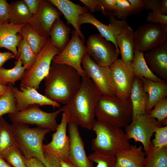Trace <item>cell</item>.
I'll list each match as a JSON object with an SVG mask.
<instances>
[{
    "label": "cell",
    "mask_w": 167,
    "mask_h": 167,
    "mask_svg": "<svg viewBox=\"0 0 167 167\" xmlns=\"http://www.w3.org/2000/svg\"><path fill=\"white\" fill-rule=\"evenodd\" d=\"M23 159L27 167H45L44 164L37 158L27 159L23 155Z\"/></svg>",
    "instance_id": "47"
},
{
    "label": "cell",
    "mask_w": 167,
    "mask_h": 167,
    "mask_svg": "<svg viewBox=\"0 0 167 167\" xmlns=\"http://www.w3.org/2000/svg\"><path fill=\"white\" fill-rule=\"evenodd\" d=\"M1 157L12 167H27L23 155L16 145L5 151Z\"/></svg>",
    "instance_id": "35"
},
{
    "label": "cell",
    "mask_w": 167,
    "mask_h": 167,
    "mask_svg": "<svg viewBox=\"0 0 167 167\" xmlns=\"http://www.w3.org/2000/svg\"><path fill=\"white\" fill-rule=\"evenodd\" d=\"M143 1L144 4V9L151 10L153 12H161L160 0H143Z\"/></svg>",
    "instance_id": "45"
},
{
    "label": "cell",
    "mask_w": 167,
    "mask_h": 167,
    "mask_svg": "<svg viewBox=\"0 0 167 167\" xmlns=\"http://www.w3.org/2000/svg\"><path fill=\"white\" fill-rule=\"evenodd\" d=\"M89 159L97 164L96 167H115L116 159L115 156L105 155L94 152L88 156Z\"/></svg>",
    "instance_id": "36"
},
{
    "label": "cell",
    "mask_w": 167,
    "mask_h": 167,
    "mask_svg": "<svg viewBox=\"0 0 167 167\" xmlns=\"http://www.w3.org/2000/svg\"><path fill=\"white\" fill-rule=\"evenodd\" d=\"M92 130L96 134L91 141V149L94 152L115 156L130 147L129 140L121 128L96 120Z\"/></svg>",
    "instance_id": "3"
},
{
    "label": "cell",
    "mask_w": 167,
    "mask_h": 167,
    "mask_svg": "<svg viewBox=\"0 0 167 167\" xmlns=\"http://www.w3.org/2000/svg\"><path fill=\"white\" fill-rule=\"evenodd\" d=\"M134 30L128 24L116 36L115 41L121 55V59L126 64L132 65L134 59Z\"/></svg>",
    "instance_id": "22"
},
{
    "label": "cell",
    "mask_w": 167,
    "mask_h": 167,
    "mask_svg": "<svg viewBox=\"0 0 167 167\" xmlns=\"http://www.w3.org/2000/svg\"><path fill=\"white\" fill-rule=\"evenodd\" d=\"M63 14L67 24L74 27L80 37L84 39V36L79 27L78 20L79 16L88 12L87 8L75 4L69 0H49Z\"/></svg>",
    "instance_id": "21"
},
{
    "label": "cell",
    "mask_w": 167,
    "mask_h": 167,
    "mask_svg": "<svg viewBox=\"0 0 167 167\" xmlns=\"http://www.w3.org/2000/svg\"><path fill=\"white\" fill-rule=\"evenodd\" d=\"M151 71L161 79L167 81V41L143 54Z\"/></svg>",
    "instance_id": "19"
},
{
    "label": "cell",
    "mask_w": 167,
    "mask_h": 167,
    "mask_svg": "<svg viewBox=\"0 0 167 167\" xmlns=\"http://www.w3.org/2000/svg\"><path fill=\"white\" fill-rule=\"evenodd\" d=\"M146 18L147 22L149 23L167 25V15H163L161 12H149Z\"/></svg>",
    "instance_id": "41"
},
{
    "label": "cell",
    "mask_w": 167,
    "mask_h": 167,
    "mask_svg": "<svg viewBox=\"0 0 167 167\" xmlns=\"http://www.w3.org/2000/svg\"><path fill=\"white\" fill-rule=\"evenodd\" d=\"M70 120L68 113L62 111L61 122L52 135L51 141L43 145L44 152L54 155L62 161L69 160L70 139L67 135L66 129Z\"/></svg>",
    "instance_id": "14"
},
{
    "label": "cell",
    "mask_w": 167,
    "mask_h": 167,
    "mask_svg": "<svg viewBox=\"0 0 167 167\" xmlns=\"http://www.w3.org/2000/svg\"><path fill=\"white\" fill-rule=\"evenodd\" d=\"M71 28L66 25L60 19H57L54 23L49 36L52 43L60 51H62L69 42Z\"/></svg>",
    "instance_id": "26"
},
{
    "label": "cell",
    "mask_w": 167,
    "mask_h": 167,
    "mask_svg": "<svg viewBox=\"0 0 167 167\" xmlns=\"http://www.w3.org/2000/svg\"><path fill=\"white\" fill-rule=\"evenodd\" d=\"M9 88V86L3 85L0 83V95H2L6 93Z\"/></svg>",
    "instance_id": "51"
},
{
    "label": "cell",
    "mask_w": 167,
    "mask_h": 167,
    "mask_svg": "<svg viewBox=\"0 0 167 167\" xmlns=\"http://www.w3.org/2000/svg\"><path fill=\"white\" fill-rule=\"evenodd\" d=\"M160 8L161 13L164 15H167V0H160Z\"/></svg>",
    "instance_id": "49"
},
{
    "label": "cell",
    "mask_w": 167,
    "mask_h": 167,
    "mask_svg": "<svg viewBox=\"0 0 167 167\" xmlns=\"http://www.w3.org/2000/svg\"><path fill=\"white\" fill-rule=\"evenodd\" d=\"M8 84L9 86L8 90L4 94L0 95V117L6 114L14 113L18 111L13 95V85L11 84Z\"/></svg>",
    "instance_id": "33"
},
{
    "label": "cell",
    "mask_w": 167,
    "mask_h": 167,
    "mask_svg": "<svg viewBox=\"0 0 167 167\" xmlns=\"http://www.w3.org/2000/svg\"><path fill=\"white\" fill-rule=\"evenodd\" d=\"M131 8V15L139 14L144 9V4L143 0H128Z\"/></svg>",
    "instance_id": "44"
},
{
    "label": "cell",
    "mask_w": 167,
    "mask_h": 167,
    "mask_svg": "<svg viewBox=\"0 0 167 167\" xmlns=\"http://www.w3.org/2000/svg\"><path fill=\"white\" fill-rule=\"evenodd\" d=\"M32 15L37 12L41 0H23Z\"/></svg>",
    "instance_id": "46"
},
{
    "label": "cell",
    "mask_w": 167,
    "mask_h": 167,
    "mask_svg": "<svg viewBox=\"0 0 167 167\" xmlns=\"http://www.w3.org/2000/svg\"><path fill=\"white\" fill-rule=\"evenodd\" d=\"M132 66L135 76L156 82L165 81L155 75L150 70L144 57L143 52L134 49V59Z\"/></svg>",
    "instance_id": "27"
},
{
    "label": "cell",
    "mask_w": 167,
    "mask_h": 167,
    "mask_svg": "<svg viewBox=\"0 0 167 167\" xmlns=\"http://www.w3.org/2000/svg\"><path fill=\"white\" fill-rule=\"evenodd\" d=\"M78 126L70 121L67 128L70 139L69 153V161L77 167H94L88 158L81 136Z\"/></svg>",
    "instance_id": "16"
},
{
    "label": "cell",
    "mask_w": 167,
    "mask_h": 167,
    "mask_svg": "<svg viewBox=\"0 0 167 167\" xmlns=\"http://www.w3.org/2000/svg\"><path fill=\"white\" fill-rule=\"evenodd\" d=\"M18 47L19 56L23 66L26 70L28 69L33 63L36 55L33 52L27 40L24 38L20 41Z\"/></svg>",
    "instance_id": "34"
},
{
    "label": "cell",
    "mask_w": 167,
    "mask_h": 167,
    "mask_svg": "<svg viewBox=\"0 0 167 167\" xmlns=\"http://www.w3.org/2000/svg\"><path fill=\"white\" fill-rule=\"evenodd\" d=\"M87 53L97 64L109 66L118 59L120 54L114 45L100 33L90 35L86 43Z\"/></svg>",
    "instance_id": "12"
},
{
    "label": "cell",
    "mask_w": 167,
    "mask_h": 167,
    "mask_svg": "<svg viewBox=\"0 0 167 167\" xmlns=\"http://www.w3.org/2000/svg\"><path fill=\"white\" fill-rule=\"evenodd\" d=\"M131 15V8L128 0H116L114 16L117 19L125 20Z\"/></svg>",
    "instance_id": "39"
},
{
    "label": "cell",
    "mask_w": 167,
    "mask_h": 167,
    "mask_svg": "<svg viewBox=\"0 0 167 167\" xmlns=\"http://www.w3.org/2000/svg\"><path fill=\"white\" fill-rule=\"evenodd\" d=\"M16 145L11 125L0 117V157L6 150Z\"/></svg>",
    "instance_id": "32"
},
{
    "label": "cell",
    "mask_w": 167,
    "mask_h": 167,
    "mask_svg": "<svg viewBox=\"0 0 167 167\" xmlns=\"http://www.w3.org/2000/svg\"><path fill=\"white\" fill-rule=\"evenodd\" d=\"M0 167H12L2 158L0 157Z\"/></svg>",
    "instance_id": "52"
},
{
    "label": "cell",
    "mask_w": 167,
    "mask_h": 167,
    "mask_svg": "<svg viewBox=\"0 0 167 167\" xmlns=\"http://www.w3.org/2000/svg\"><path fill=\"white\" fill-rule=\"evenodd\" d=\"M10 4L8 22L17 25L29 23L33 15L23 0L13 2Z\"/></svg>",
    "instance_id": "28"
},
{
    "label": "cell",
    "mask_w": 167,
    "mask_h": 167,
    "mask_svg": "<svg viewBox=\"0 0 167 167\" xmlns=\"http://www.w3.org/2000/svg\"><path fill=\"white\" fill-rule=\"evenodd\" d=\"M13 68L6 69L3 67L0 68V83L3 85L7 86L8 84L13 85L18 80L22 79L26 69L22 66L20 57L15 62Z\"/></svg>",
    "instance_id": "31"
},
{
    "label": "cell",
    "mask_w": 167,
    "mask_h": 167,
    "mask_svg": "<svg viewBox=\"0 0 167 167\" xmlns=\"http://www.w3.org/2000/svg\"><path fill=\"white\" fill-rule=\"evenodd\" d=\"M111 78L116 91V97L125 99L130 97L135 78L132 65L118 59L109 66Z\"/></svg>",
    "instance_id": "13"
},
{
    "label": "cell",
    "mask_w": 167,
    "mask_h": 167,
    "mask_svg": "<svg viewBox=\"0 0 167 167\" xmlns=\"http://www.w3.org/2000/svg\"><path fill=\"white\" fill-rule=\"evenodd\" d=\"M82 77L73 67L68 65L51 63L45 78V95L59 104H66L79 90Z\"/></svg>",
    "instance_id": "2"
},
{
    "label": "cell",
    "mask_w": 167,
    "mask_h": 167,
    "mask_svg": "<svg viewBox=\"0 0 167 167\" xmlns=\"http://www.w3.org/2000/svg\"><path fill=\"white\" fill-rule=\"evenodd\" d=\"M60 161L62 167H77L73 164L69 160L66 161H62L60 160Z\"/></svg>",
    "instance_id": "50"
},
{
    "label": "cell",
    "mask_w": 167,
    "mask_h": 167,
    "mask_svg": "<svg viewBox=\"0 0 167 167\" xmlns=\"http://www.w3.org/2000/svg\"><path fill=\"white\" fill-rule=\"evenodd\" d=\"M60 52L50 37L48 38L45 45L36 54L32 66L25 71L20 86L38 90L41 82L48 74L53 59Z\"/></svg>",
    "instance_id": "6"
},
{
    "label": "cell",
    "mask_w": 167,
    "mask_h": 167,
    "mask_svg": "<svg viewBox=\"0 0 167 167\" xmlns=\"http://www.w3.org/2000/svg\"><path fill=\"white\" fill-rule=\"evenodd\" d=\"M72 36L64 49L52 59V62L65 64L75 69L81 77L86 74L81 65L82 59L87 53L84 39L81 38L75 30L72 32Z\"/></svg>",
    "instance_id": "11"
},
{
    "label": "cell",
    "mask_w": 167,
    "mask_h": 167,
    "mask_svg": "<svg viewBox=\"0 0 167 167\" xmlns=\"http://www.w3.org/2000/svg\"><path fill=\"white\" fill-rule=\"evenodd\" d=\"M132 109V119L146 113L148 95L143 90L141 79L135 77L129 97Z\"/></svg>",
    "instance_id": "25"
},
{
    "label": "cell",
    "mask_w": 167,
    "mask_h": 167,
    "mask_svg": "<svg viewBox=\"0 0 167 167\" xmlns=\"http://www.w3.org/2000/svg\"><path fill=\"white\" fill-rule=\"evenodd\" d=\"M81 65L102 96L116 97V89L111 78L109 66L98 64L87 53L82 59Z\"/></svg>",
    "instance_id": "9"
},
{
    "label": "cell",
    "mask_w": 167,
    "mask_h": 167,
    "mask_svg": "<svg viewBox=\"0 0 167 167\" xmlns=\"http://www.w3.org/2000/svg\"><path fill=\"white\" fill-rule=\"evenodd\" d=\"M167 25L148 23L139 26L133 33L134 48L144 52L167 41Z\"/></svg>",
    "instance_id": "10"
},
{
    "label": "cell",
    "mask_w": 167,
    "mask_h": 167,
    "mask_svg": "<svg viewBox=\"0 0 167 167\" xmlns=\"http://www.w3.org/2000/svg\"><path fill=\"white\" fill-rule=\"evenodd\" d=\"M144 91L148 95L146 108L147 113L153 108L159 101L167 96V83L166 81L156 82L145 78L140 79Z\"/></svg>",
    "instance_id": "24"
},
{
    "label": "cell",
    "mask_w": 167,
    "mask_h": 167,
    "mask_svg": "<svg viewBox=\"0 0 167 167\" xmlns=\"http://www.w3.org/2000/svg\"><path fill=\"white\" fill-rule=\"evenodd\" d=\"M143 167H167V146L157 148L151 143L146 155Z\"/></svg>",
    "instance_id": "30"
},
{
    "label": "cell",
    "mask_w": 167,
    "mask_h": 167,
    "mask_svg": "<svg viewBox=\"0 0 167 167\" xmlns=\"http://www.w3.org/2000/svg\"><path fill=\"white\" fill-rule=\"evenodd\" d=\"M154 133L155 137L151 141L153 146L157 148L167 146V125L157 128Z\"/></svg>",
    "instance_id": "40"
},
{
    "label": "cell",
    "mask_w": 167,
    "mask_h": 167,
    "mask_svg": "<svg viewBox=\"0 0 167 167\" xmlns=\"http://www.w3.org/2000/svg\"><path fill=\"white\" fill-rule=\"evenodd\" d=\"M19 33L27 40L36 55L45 45L48 38L41 36L28 23L24 24Z\"/></svg>",
    "instance_id": "29"
},
{
    "label": "cell",
    "mask_w": 167,
    "mask_h": 167,
    "mask_svg": "<svg viewBox=\"0 0 167 167\" xmlns=\"http://www.w3.org/2000/svg\"><path fill=\"white\" fill-rule=\"evenodd\" d=\"M12 91L18 111L23 110L33 105H49L52 106L54 108L55 107L60 108V104L42 95L34 88L20 86L19 90L13 86Z\"/></svg>",
    "instance_id": "17"
},
{
    "label": "cell",
    "mask_w": 167,
    "mask_h": 167,
    "mask_svg": "<svg viewBox=\"0 0 167 167\" xmlns=\"http://www.w3.org/2000/svg\"><path fill=\"white\" fill-rule=\"evenodd\" d=\"M109 18L110 24L109 25H105L88 12L79 16L78 24L80 28L81 25L84 24H91L94 26L102 36L114 45L117 51L120 53L116 43L115 37L122 28L128 23L125 20H119L114 17Z\"/></svg>",
    "instance_id": "18"
},
{
    "label": "cell",
    "mask_w": 167,
    "mask_h": 167,
    "mask_svg": "<svg viewBox=\"0 0 167 167\" xmlns=\"http://www.w3.org/2000/svg\"><path fill=\"white\" fill-rule=\"evenodd\" d=\"M11 126L16 145L27 159L36 158L44 164L43 141L49 130L37 126L30 128L28 125L12 122Z\"/></svg>",
    "instance_id": "5"
},
{
    "label": "cell",
    "mask_w": 167,
    "mask_h": 167,
    "mask_svg": "<svg viewBox=\"0 0 167 167\" xmlns=\"http://www.w3.org/2000/svg\"><path fill=\"white\" fill-rule=\"evenodd\" d=\"M102 96L91 79L82 77L80 87L74 96L62 108L66 112L70 121L78 126L90 131L96 122L95 110Z\"/></svg>",
    "instance_id": "1"
},
{
    "label": "cell",
    "mask_w": 167,
    "mask_h": 167,
    "mask_svg": "<svg viewBox=\"0 0 167 167\" xmlns=\"http://www.w3.org/2000/svg\"><path fill=\"white\" fill-rule=\"evenodd\" d=\"M97 120L113 126L125 128L132 120V109L130 97L125 99L101 96L95 110Z\"/></svg>",
    "instance_id": "4"
},
{
    "label": "cell",
    "mask_w": 167,
    "mask_h": 167,
    "mask_svg": "<svg viewBox=\"0 0 167 167\" xmlns=\"http://www.w3.org/2000/svg\"><path fill=\"white\" fill-rule=\"evenodd\" d=\"M143 147L131 145L130 148L121 151L115 156V167H143L146 153Z\"/></svg>",
    "instance_id": "23"
},
{
    "label": "cell",
    "mask_w": 167,
    "mask_h": 167,
    "mask_svg": "<svg viewBox=\"0 0 167 167\" xmlns=\"http://www.w3.org/2000/svg\"><path fill=\"white\" fill-rule=\"evenodd\" d=\"M62 112V108L52 112H47L41 110L39 106L33 105L8 115L12 122L36 125L38 127L55 131L58 125L56 119Z\"/></svg>",
    "instance_id": "7"
},
{
    "label": "cell",
    "mask_w": 167,
    "mask_h": 167,
    "mask_svg": "<svg viewBox=\"0 0 167 167\" xmlns=\"http://www.w3.org/2000/svg\"><path fill=\"white\" fill-rule=\"evenodd\" d=\"M45 167H62L60 160L54 155L44 152Z\"/></svg>",
    "instance_id": "43"
},
{
    "label": "cell",
    "mask_w": 167,
    "mask_h": 167,
    "mask_svg": "<svg viewBox=\"0 0 167 167\" xmlns=\"http://www.w3.org/2000/svg\"><path fill=\"white\" fill-rule=\"evenodd\" d=\"M156 119L149 117L146 113L132 119L125 127L124 132L128 140L133 139L141 142L146 155L151 144V139L156 129L162 126Z\"/></svg>",
    "instance_id": "8"
},
{
    "label": "cell",
    "mask_w": 167,
    "mask_h": 167,
    "mask_svg": "<svg viewBox=\"0 0 167 167\" xmlns=\"http://www.w3.org/2000/svg\"><path fill=\"white\" fill-rule=\"evenodd\" d=\"M62 15L49 1L41 0L39 9L29 23L41 36L47 38L55 21Z\"/></svg>",
    "instance_id": "15"
},
{
    "label": "cell",
    "mask_w": 167,
    "mask_h": 167,
    "mask_svg": "<svg viewBox=\"0 0 167 167\" xmlns=\"http://www.w3.org/2000/svg\"><path fill=\"white\" fill-rule=\"evenodd\" d=\"M24 24L17 25L0 21V48L10 51L17 60L19 56L17 47L23 38L19 32Z\"/></svg>",
    "instance_id": "20"
},
{
    "label": "cell",
    "mask_w": 167,
    "mask_h": 167,
    "mask_svg": "<svg viewBox=\"0 0 167 167\" xmlns=\"http://www.w3.org/2000/svg\"><path fill=\"white\" fill-rule=\"evenodd\" d=\"M11 5L6 0H0V21L9 23Z\"/></svg>",
    "instance_id": "42"
},
{
    "label": "cell",
    "mask_w": 167,
    "mask_h": 167,
    "mask_svg": "<svg viewBox=\"0 0 167 167\" xmlns=\"http://www.w3.org/2000/svg\"><path fill=\"white\" fill-rule=\"evenodd\" d=\"M14 58H15L14 54L10 51L0 52V68L2 67L3 64L7 61Z\"/></svg>",
    "instance_id": "48"
},
{
    "label": "cell",
    "mask_w": 167,
    "mask_h": 167,
    "mask_svg": "<svg viewBox=\"0 0 167 167\" xmlns=\"http://www.w3.org/2000/svg\"><path fill=\"white\" fill-rule=\"evenodd\" d=\"M116 0H96L94 11H101L104 15L114 17Z\"/></svg>",
    "instance_id": "38"
},
{
    "label": "cell",
    "mask_w": 167,
    "mask_h": 167,
    "mask_svg": "<svg viewBox=\"0 0 167 167\" xmlns=\"http://www.w3.org/2000/svg\"><path fill=\"white\" fill-rule=\"evenodd\" d=\"M147 113L149 117L156 119L161 123L167 119V96L158 101L155 105L153 109Z\"/></svg>",
    "instance_id": "37"
}]
</instances>
